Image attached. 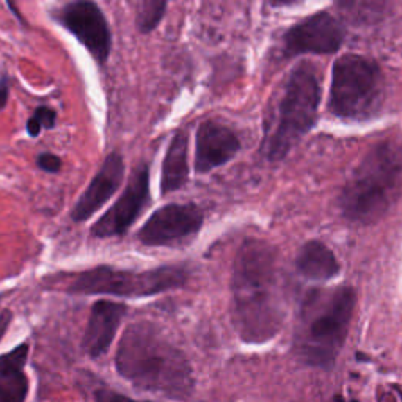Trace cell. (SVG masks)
Returning a JSON list of instances; mask_svg holds the SVG:
<instances>
[{"instance_id": "cell-2", "label": "cell", "mask_w": 402, "mask_h": 402, "mask_svg": "<svg viewBox=\"0 0 402 402\" xmlns=\"http://www.w3.org/2000/svg\"><path fill=\"white\" fill-rule=\"evenodd\" d=\"M123 379L145 392L186 401L195 392L192 365L155 324L141 321L124 330L115 357Z\"/></svg>"}, {"instance_id": "cell-8", "label": "cell", "mask_w": 402, "mask_h": 402, "mask_svg": "<svg viewBox=\"0 0 402 402\" xmlns=\"http://www.w3.org/2000/svg\"><path fill=\"white\" fill-rule=\"evenodd\" d=\"M52 17L73 33L99 64H105L112 51V33L109 22L96 3L78 0L63 5Z\"/></svg>"}, {"instance_id": "cell-6", "label": "cell", "mask_w": 402, "mask_h": 402, "mask_svg": "<svg viewBox=\"0 0 402 402\" xmlns=\"http://www.w3.org/2000/svg\"><path fill=\"white\" fill-rule=\"evenodd\" d=\"M383 103V74L374 60L357 54L341 55L333 63L329 109L336 118L363 121Z\"/></svg>"}, {"instance_id": "cell-16", "label": "cell", "mask_w": 402, "mask_h": 402, "mask_svg": "<svg viewBox=\"0 0 402 402\" xmlns=\"http://www.w3.org/2000/svg\"><path fill=\"white\" fill-rule=\"evenodd\" d=\"M189 171V134L180 131L171 139L162 162L161 193L164 197L187 184Z\"/></svg>"}, {"instance_id": "cell-10", "label": "cell", "mask_w": 402, "mask_h": 402, "mask_svg": "<svg viewBox=\"0 0 402 402\" xmlns=\"http://www.w3.org/2000/svg\"><path fill=\"white\" fill-rule=\"evenodd\" d=\"M203 222L204 214L197 204H167L152 212L137 238L146 247L173 245L197 234Z\"/></svg>"}, {"instance_id": "cell-21", "label": "cell", "mask_w": 402, "mask_h": 402, "mask_svg": "<svg viewBox=\"0 0 402 402\" xmlns=\"http://www.w3.org/2000/svg\"><path fill=\"white\" fill-rule=\"evenodd\" d=\"M94 399H96V402H141V401L128 398V396L116 393L114 392V390H107V388L98 390L96 394H94Z\"/></svg>"}, {"instance_id": "cell-24", "label": "cell", "mask_w": 402, "mask_h": 402, "mask_svg": "<svg viewBox=\"0 0 402 402\" xmlns=\"http://www.w3.org/2000/svg\"><path fill=\"white\" fill-rule=\"evenodd\" d=\"M41 129L43 128L40 126L35 118H30V120L27 121V134L30 135V137H38V135L41 134Z\"/></svg>"}, {"instance_id": "cell-4", "label": "cell", "mask_w": 402, "mask_h": 402, "mask_svg": "<svg viewBox=\"0 0 402 402\" xmlns=\"http://www.w3.org/2000/svg\"><path fill=\"white\" fill-rule=\"evenodd\" d=\"M357 305L351 286L311 292L300 310L295 329V351L310 366H333L344 346Z\"/></svg>"}, {"instance_id": "cell-22", "label": "cell", "mask_w": 402, "mask_h": 402, "mask_svg": "<svg viewBox=\"0 0 402 402\" xmlns=\"http://www.w3.org/2000/svg\"><path fill=\"white\" fill-rule=\"evenodd\" d=\"M8 96H10L8 76L2 74L0 76V110L5 109V105L8 103Z\"/></svg>"}, {"instance_id": "cell-15", "label": "cell", "mask_w": 402, "mask_h": 402, "mask_svg": "<svg viewBox=\"0 0 402 402\" xmlns=\"http://www.w3.org/2000/svg\"><path fill=\"white\" fill-rule=\"evenodd\" d=\"M28 358V344L16 346L0 356V402H26L28 379L24 366Z\"/></svg>"}, {"instance_id": "cell-9", "label": "cell", "mask_w": 402, "mask_h": 402, "mask_svg": "<svg viewBox=\"0 0 402 402\" xmlns=\"http://www.w3.org/2000/svg\"><path fill=\"white\" fill-rule=\"evenodd\" d=\"M344 37L346 30L338 17L321 11L289 28L283 37V52L286 57L335 54L344 43Z\"/></svg>"}, {"instance_id": "cell-11", "label": "cell", "mask_w": 402, "mask_h": 402, "mask_svg": "<svg viewBox=\"0 0 402 402\" xmlns=\"http://www.w3.org/2000/svg\"><path fill=\"white\" fill-rule=\"evenodd\" d=\"M148 203H150V168L141 164L134 171L120 198L93 225L91 234L101 239L126 234Z\"/></svg>"}, {"instance_id": "cell-13", "label": "cell", "mask_w": 402, "mask_h": 402, "mask_svg": "<svg viewBox=\"0 0 402 402\" xmlns=\"http://www.w3.org/2000/svg\"><path fill=\"white\" fill-rule=\"evenodd\" d=\"M124 178V161L120 152H110L105 157L103 167L94 175L85 192L71 211V218L82 223L91 218L96 212L114 197Z\"/></svg>"}, {"instance_id": "cell-1", "label": "cell", "mask_w": 402, "mask_h": 402, "mask_svg": "<svg viewBox=\"0 0 402 402\" xmlns=\"http://www.w3.org/2000/svg\"><path fill=\"white\" fill-rule=\"evenodd\" d=\"M233 319L242 341L261 344L280 332L285 319L279 255L269 242H242L233 269Z\"/></svg>"}, {"instance_id": "cell-3", "label": "cell", "mask_w": 402, "mask_h": 402, "mask_svg": "<svg viewBox=\"0 0 402 402\" xmlns=\"http://www.w3.org/2000/svg\"><path fill=\"white\" fill-rule=\"evenodd\" d=\"M402 192V145L383 140L366 152L342 187L338 204L349 222L372 225L388 214Z\"/></svg>"}, {"instance_id": "cell-17", "label": "cell", "mask_w": 402, "mask_h": 402, "mask_svg": "<svg viewBox=\"0 0 402 402\" xmlns=\"http://www.w3.org/2000/svg\"><path fill=\"white\" fill-rule=\"evenodd\" d=\"M295 265L305 279L315 281L333 280L340 274L341 265L332 248L321 241H308L300 248Z\"/></svg>"}, {"instance_id": "cell-14", "label": "cell", "mask_w": 402, "mask_h": 402, "mask_svg": "<svg viewBox=\"0 0 402 402\" xmlns=\"http://www.w3.org/2000/svg\"><path fill=\"white\" fill-rule=\"evenodd\" d=\"M126 311V305L110 300H98L91 306L82 340V347L88 357L99 358L109 351Z\"/></svg>"}, {"instance_id": "cell-12", "label": "cell", "mask_w": 402, "mask_h": 402, "mask_svg": "<svg viewBox=\"0 0 402 402\" xmlns=\"http://www.w3.org/2000/svg\"><path fill=\"white\" fill-rule=\"evenodd\" d=\"M241 150V141L233 129L217 121H203L195 137V171L209 173L228 164Z\"/></svg>"}, {"instance_id": "cell-20", "label": "cell", "mask_w": 402, "mask_h": 402, "mask_svg": "<svg viewBox=\"0 0 402 402\" xmlns=\"http://www.w3.org/2000/svg\"><path fill=\"white\" fill-rule=\"evenodd\" d=\"M37 165L46 173H58L62 168V159L55 155H51V152H43V155L38 156Z\"/></svg>"}, {"instance_id": "cell-7", "label": "cell", "mask_w": 402, "mask_h": 402, "mask_svg": "<svg viewBox=\"0 0 402 402\" xmlns=\"http://www.w3.org/2000/svg\"><path fill=\"white\" fill-rule=\"evenodd\" d=\"M63 291L73 295H115V297L139 299L151 297L186 285L189 272L184 265H162V268L135 272L98 265L79 274Z\"/></svg>"}, {"instance_id": "cell-18", "label": "cell", "mask_w": 402, "mask_h": 402, "mask_svg": "<svg viewBox=\"0 0 402 402\" xmlns=\"http://www.w3.org/2000/svg\"><path fill=\"white\" fill-rule=\"evenodd\" d=\"M168 3L165 0H143V2H140L137 16H135L139 32L151 33L155 28H157L164 19Z\"/></svg>"}, {"instance_id": "cell-5", "label": "cell", "mask_w": 402, "mask_h": 402, "mask_svg": "<svg viewBox=\"0 0 402 402\" xmlns=\"http://www.w3.org/2000/svg\"><path fill=\"white\" fill-rule=\"evenodd\" d=\"M322 99L321 78L310 63H302L289 74L268 126L264 152L270 162H280L308 134L317 121Z\"/></svg>"}, {"instance_id": "cell-19", "label": "cell", "mask_w": 402, "mask_h": 402, "mask_svg": "<svg viewBox=\"0 0 402 402\" xmlns=\"http://www.w3.org/2000/svg\"><path fill=\"white\" fill-rule=\"evenodd\" d=\"M37 123L40 124L41 128H46V129H52L55 126V120H57V114L54 109L47 107V105H41L37 110H35L33 116Z\"/></svg>"}, {"instance_id": "cell-23", "label": "cell", "mask_w": 402, "mask_h": 402, "mask_svg": "<svg viewBox=\"0 0 402 402\" xmlns=\"http://www.w3.org/2000/svg\"><path fill=\"white\" fill-rule=\"evenodd\" d=\"M11 321H13V313L10 310H5L0 313V340L3 338V335L7 333Z\"/></svg>"}]
</instances>
